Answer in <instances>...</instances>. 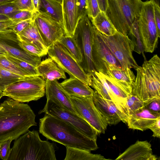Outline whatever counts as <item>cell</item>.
<instances>
[{"mask_svg": "<svg viewBox=\"0 0 160 160\" xmlns=\"http://www.w3.org/2000/svg\"><path fill=\"white\" fill-rule=\"evenodd\" d=\"M136 18L130 28L127 35L132 41L133 46V51L139 54L142 53L144 57V48L141 41L138 25V18Z\"/></svg>", "mask_w": 160, "mask_h": 160, "instance_id": "cell-29", "label": "cell"}, {"mask_svg": "<svg viewBox=\"0 0 160 160\" xmlns=\"http://www.w3.org/2000/svg\"><path fill=\"white\" fill-rule=\"evenodd\" d=\"M126 105L128 110V116L130 114L140 111L146 106L143 102L132 94L127 97Z\"/></svg>", "mask_w": 160, "mask_h": 160, "instance_id": "cell-32", "label": "cell"}, {"mask_svg": "<svg viewBox=\"0 0 160 160\" xmlns=\"http://www.w3.org/2000/svg\"><path fill=\"white\" fill-rule=\"evenodd\" d=\"M160 99L154 100L149 103L146 108L151 111L157 113H160Z\"/></svg>", "mask_w": 160, "mask_h": 160, "instance_id": "cell-47", "label": "cell"}, {"mask_svg": "<svg viewBox=\"0 0 160 160\" xmlns=\"http://www.w3.org/2000/svg\"><path fill=\"white\" fill-rule=\"evenodd\" d=\"M21 21H22L11 18L0 20V32L10 30H12L14 26Z\"/></svg>", "mask_w": 160, "mask_h": 160, "instance_id": "cell-41", "label": "cell"}, {"mask_svg": "<svg viewBox=\"0 0 160 160\" xmlns=\"http://www.w3.org/2000/svg\"><path fill=\"white\" fill-rule=\"evenodd\" d=\"M18 38L19 46L21 48L26 52L32 55L41 58L47 54V53L38 49L33 44L20 39L19 37Z\"/></svg>", "mask_w": 160, "mask_h": 160, "instance_id": "cell-36", "label": "cell"}, {"mask_svg": "<svg viewBox=\"0 0 160 160\" xmlns=\"http://www.w3.org/2000/svg\"><path fill=\"white\" fill-rule=\"evenodd\" d=\"M66 154L64 160H107L103 156L93 154L90 151L70 146H66Z\"/></svg>", "mask_w": 160, "mask_h": 160, "instance_id": "cell-26", "label": "cell"}, {"mask_svg": "<svg viewBox=\"0 0 160 160\" xmlns=\"http://www.w3.org/2000/svg\"><path fill=\"white\" fill-rule=\"evenodd\" d=\"M13 140L12 138L4 140L0 143V158L3 160H8L11 152L10 145Z\"/></svg>", "mask_w": 160, "mask_h": 160, "instance_id": "cell-38", "label": "cell"}, {"mask_svg": "<svg viewBox=\"0 0 160 160\" xmlns=\"http://www.w3.org/2000/svg\"><path fill=\"white\" fill-rule=\"evenodd\" d=\"M43 113L66 122L92 139H97L99 134L97 131L87 122L68 110L56 100L47 99L44 108L39 112L38 114Z\"/></svg>", "mask_w": 160, "mask_h": 160, "instance_id": "cell-9", "label": "cell"}, {"mask_svg": "<svg viewBox=\"0 0 160 160\" xmlns=\"http://www.w3.org/2000/svg\"><path fill=\"white\" fill-rule=\"evenodd\" d=\"M6 58L18 68L25 72L30 76H39L36 67L32 65L8 54Z\"/></svg>", "mask_w": 160, "mask_h": 160, "instance_id": "cell-31", "label": "cell"}, {"mask_svg": "<svg viewBox=\"0 0 160 160\" xmlns=\"http://www.w3.org/2000/svg\"><path fill=\"white\" fill-rule=\"evenodd\" d=\"M61 3L64 35L72 37L79 21L78 0H62Z\"/></svg>", "mask_w": 160, "mask_h": 160, "instance_id": "cell-16", "label": "cell"}, {"mask_svg": "<svg viewBox=\"0 0 160 160\" xmlns=\"http://www.w3.org/2000/svg\"><path fill=\"white\" fill-rule=\"evenodd\" d=\"M94 34L93 26L86 16L79 20L73 36L82 54V61L80 64L86 74L90 77L96 71L92 59Z\"/></svg>", "mask_w": 160, "mask_h": 160, "instance_id": "cell-7", "label": "cell"}, {"mask_svg": "<svg viewBox=\"0 0 160 160\" xmlns=\"http://www.w3.org/2000/svg\"><path fill=\"white\" fill-rule=\"evenodd\" d=\"M17 34L20 39L33 44L41 51L48 54V48L41 38L34 18L26 28Z\"/></svg>", "mask_w": 160, "mask_h": 160, "instance_id": "cell-23", "label": "cell"}, {"mask_svg": "<svg viewBox=\"0 0 160 160\" xmlns=\"http://www.w3.org/2000/svg\"><path fill=\"white\" fill-rule=\"evenodd\" d=\"M142 0H108L105 13L117 31L127 35L135 18L140 15Z\"/></svg>", "mask_w": 160, "mask_h": 160, "instance_id": "cell-5", "label": "cell"}, {"mask_svg": "<svg viewBox=\"0 0 160 160\" xmlns=\"http://www.w3.org/2000/svg\"><path fill=\"white\" fill-rule=\"evenodd\" d=\"M45 81L47 99L57 100L68 110L78 115L72 103L70 96L62 89L57 80Z\"/></svg>", "mask_w": 160, "mask_h": 160, "instance_id": "cell-19", "label": "cell"}, {"mask_svg": "<svg viewBox=\"0 0 160 160\" xmlns=\"http://www.w3.org/2000/svg\"><path fill=\"white\" fill-rule=\"evenodd\" d=\"M90 19L93 26L103 35L107 36H112L117 31L104 12L101 11L95 17Z\"/></svg>", "mask_w": 160, "mask_h": 160, "instance_id": "cell-25", "label": "cell"}, {"mask_svg": "<svg viewBox=\"0 0 160 160\" xmlns=\"http://www.w3.org/2000/svg\"><path fill=\"white\" fill-rule=\"evenodd\" d=\"M93 27L94 34L92 59L95 71L105 75L110 69L122 68L120 64L102 39L100 32Z\"/></svg>", "mask_w": 160, "mask_h": 160, "instance_id": "cell-13", "label": "cell"}, {"mask_svg": "<svg viewBox=\"0 0 160 160\" xmlns=\"http://www.w3.org/2000/svg\"><path fill=\"white\" fill-rule=\"evenodd\" d=\"M33 18L41 38L48 48L64 36L62 26L46 12H34Z\"/></svg>", "mask_w": 160, "mask_h": 160, "instance_id": "cell-14", "label": "cell"}, {"mask_svg": "<svg viewBox=\"0 0 160 160\" xmlns=\"http://www.w3.org/2000/svg\"><path fill=\"white\" fill-rule=\"evenodd\" d=\"M153 5L154 20L158 34L160 36V7Z\"/></svg>", "mask_w": 160, "mask_h": 160, "instance_id": "cell-46", "label": "cell"}, {"mask_svg": "<svg viewBox=\"0 0 160 160\" xmlns=\"http://www.w3.org/2000/svg\"><path fill=\"white\" fill-rule=\"evenodd\" d=\"M0 51L37 67L41 57L32 55L22 49L0 41Z\"/></svg>", "mask_w": 160, "mask_h": 160, "instance_id": "cell-24", "label": "cell"}, {"mask_svg": "<svg viewBox=\"0 0 160 160\" xmlns=\"http://www.w3.org/2000/svg\"><path fill=\"white\" fill-rule=\"evenodd\" d=\"M87 15L89 18L95 17L101 11L97 0H87Z\"/></svg>", "mask_w": 160, "mask_h": 160, "instance_id": "cell-37", "label": "cell"}, {"mask_svg": "<svg viewBox=\"0 0 160 160\" xmlns=\"http://www.w3.org/2000/svg\"><path fill=\"white\" fill-rule=\"evenodd\" d=\"M4 95L3 92L0 90V99Z\"/></svg>", "mask_w": 160, "mask_h": 160, "instance_id": "cell-54", "label": "cell"}, {"mask_svg": "<svg viewBox=\"0 0 160 160\" xmlns=\"http://www.w3.org/2000/svg\"><path fill=\"white\" fill-rule=\"evenodd\" d=\"M40 1L41 7L45 10V12L58 21L63 27V15L61 2L58 0Z\"/></svg>", "mask_w": 160, "mask_h": 160, "instance_id": "cell-27", "label": "cell"}, {"mask_svg": "<svg viewBox=\"0 0 160 160\" xmlns=\"http://www.w3.org/2000/svg\"><path fill=\"white\" fill-rule=\"evenodd\" d=\"M148 129L151 130L153 132L152 136L154 137H160V118L149 126Z\"/></svg>", "mask_w": 160, "mask_h": 160, "instance_id": "cell-45", "label": "cell"}, {"mask_svg": "<svg viewBox=\"0 0 160 160\" xmlns=\"http://www.w3.org/2000/svg\"><path fill=\"white\" fill-rule=\"evenodd\" d=\"M13 2L20 10H27L34 12V8L32 0H16Z\"/></svg>", "mask_w": 160, "mask_h": 160, "instance_id": "cell-42", "label": "cell"}, {"mask_svg": "<svg viewBox=\"0 0 160 160\" xmlns=\"http://www.w3.org/2000/svg\"><path fill=\"white\" fill-rule=\"evenodd\" d=\"M100 34L120 64L122 68H133L135 70L137 69L139 66L133 56L134 46L127 35L118 31L110 36H106L100 32Z\"/></svg>", "mask_w": 160, "mask_h": 160, "instance_id": "cell-11", "label": "cell"}, {"mask_svg": "<svg viewBox=\"0 0 160 160\" xmlns=\"http://www.w3.org/2000/svg\"><path fill=\"white\" fill-rule=\"evenodd\" d=\"M101 11L105 12L108 6V0H97Z\"/></svg>", "mask_w": 160, "mask_h": 160, "instance_id": "cell-48", "label": "cell"}, {"mask_svg": "<svg viewBox=\"0 0 160 160\" xmlns=\"http://www.w3.org/2000/svg\"><path fill=\"white\" fill-rule=\"evenodd\" d=\"M6 96L20 102L37 101L45 93V81L40 76L26 77L7 86L3 91Z\"/></svg>", "mask_w": 160, "mask_h": 160, "instance_id": "cell-6", "label": "cell"}, {"mask_svg": "<svg viewBox=\"0 0 160 160\" xmlns=\"http://www.w3.org/2000/svg\"><path fill=\"white\" fill-rule=\"evenodd\" d=\"M0 41L21 48L18 45V35L12 30L0 32Z\"/></svg>", "mask_w": 160, "mask_h": 160, "instance_id": "cell-35", "label": "cell"}, {"mask_svg": "<svg viewBox=\"0 0 160 160\" xmlns=\"http://www.w3.org/2000/svg\"><path fill=\"white\" fill-rule=\"evenodd\" d=\"M33 19V17L31 18L19 22L14 26L12 31L17 34L20 33L29 25Z\"/></svg>", "mask_w": 160, "mask_h": 160, "instance_id": "cell-43", "label": "cell"}, {"mask_svg": "<svg viewBox=\"0 0 160 160\" xmlns=\"http://www.w3.org/2000/svg\"><path fill=\"white\" fill-rule=\"evenodd\" d=\"M48 54L70 77H74L91 86V77L87 75L80 64L58 41L48 48Z\"/></svg>", "mask_w": 160, "mask_h": 160, "instance_id": "cell-8", "label": "cell"}, {"mask_svg": "<svg viewBox=\"0 0 160 160\" xmlns=\"http://www.w3.org/2000/svg\"><path fill=\"white\" fill-rule=\"evenodd\" d=\"M90 86L93 88L102 98L112 101L107 89L94 74L91 76Z\"/></svg>", "mask_w": 160, "mask_h": 160, "instance_id": "cell-33", "label": "cell"}, {"mask_svg": "<svg viewBox=\"0 0 160 160\" xmlns=\"http://www.w3.org/2000/svg\"><path fill=\"white\" fill-rule=\"evenodd\" d=\"M150 1L154 5L160 7V0H150Z\"/></svg>", "mask_w": 160, "mask_h": 160, "instance_id": "cell-51", "label": "cell"}, {"mask_svg": "<svg viewBox=\"0 0 160 160\" xmlns=\"http://www.w3.org/2000/svg\"><path fill=\"white\" fill-rule=\"evenodd\" d=\"M70 99L78 116L94 128L99 134L105 133L108 123L95 105L92 97L70 96Z\"/></svg>", "mask_w": 160, "mask_h": 160, "instance_id": "cell-12", "label": "cell"}, {"mask_svg": "<svg viewBox=\"0 0 160 160\" xmlns=\"http://www.w3.org/2000/svg\"><path fill=\"white\" fill-rule=\"evenodd\" d=\"M7 54L0 51V56H6Z\"/></svg>", "mask_w": 160, "mask_h": 160, "instance_id": "cell-53", "label": "cell"}, {"mask_svg": "<svg viewBox=\"0 0 160 160\" xmlns=\"http://www.w3.org/2000/svg\"><path fill=\"white\" fill-rule=\"evenodd\" d=\"M34 8V12L40 10L41 7L40 0H32Z\"/></svg>", "mask_w": 160, "mask_h": 160, "instance_id": "cell-49", "label": "cell"}, {"mask_svg": "<svg viewBox=\"0 0 160 160\" xmlns=\"http://www.w3.org/2000/svg\"><path fill=\"white\" fill-rule=\"evenodd\" d=\"M16 0H0V5L1 4L11 3Z\"/></svg>", "mask_w": 160, "mask_h": 160, "instance_id": "cell-50", "label": "cell"}, {"mask_svg": "<svg viewBox=\"0 0 160 160\" xmlns=\"http://www.w3.org/2000/svg\"><path fill=\"white\" fill-rule=\"evenodd\" d=\"M116 160H157L156 156L152 154L151 144L147 140H137L123 152L120 154Z\"/></svg>", "mask_w": 160, "mask_h": 160, "instance_id": "cell-17", "label": "cell"}, {"mask_svg": "<svg viewBox=\"0 0 160 160\" xmlns=\"http://www.w3.org/2000/svg\"><path fill=\"white\" fill-rule=\"evenodd\" d=\"M36 115L27 104L10 98L0 104V143L12 138L15 140L37 126Z\"/></svg>", "mask_w": 160, "mask_h": 160, "instance_id": "cell-1", "label": "cell"}, {"mask_svg": "<svg viewBox=\"0 0 160 160\" xmlns=\"http://www.w3.org/2000/svg\"><path fill=\"white\" fill-rule=\"evenodd\" d=\"M9 18L8 16L0 14V20H6Z\"/></svg>", "mask_w": 160, "mask_h": 160, "instance_id": "cell-52", "label": "cell"}, {"mask_svg": "<svg viewBox=\"0 0 160 160\" xmlns=\"http://www.w3.org/2000/svg\"><path fill=\"white\" fill-rule=\"evenodd\" d=\"M34 13L33 12L20 10L11 15L9 17L11 19L22 21L32 18Z\"/></svg>", "mask_w": 160, "mask_h": 160, "instance_id": "cell-40", "label": "cell"}, {"mask_svg": "<svg viewBox=\"0 0 160 160\" xmlns=\"http://www.w3.org/2000/svg\"><path fill=\"white\" fill-rule=\"evenodd\" d=\"M87 0H78L79 20L87 15Z\"/></svg>", "mask_w": 160, "mask_h": 160, "instance_id": "cell-44", "label": "cell"}, {"mask_svg": "<svg viewBox=\"0 0 160 160\" xmlns=\"http://www.w3.org/2000/svg\"><path fill=\"white\" fill-rule=\"evenodd\" d=\"M8 160H56L53 143L42 140L38 131H28L15 140Z\"/></svg>", "mask_w": 160, "mask_h": 160, "instance_id": "cell-4", "label": "cell"}, {"mask_svg": "<svg viewBox=\"0 0 160 160\" xmlns=\"http://www.w3.org/2000/svg\"><path fill=\"white\" fill-rule=\"evenodd\" d=\"M92 98L95 105L108 125H115L121 121L127 124V117L118 109L112 101L103 98L95 91Z\"/></svg>", "mask_w": 160, "mask_h": 160, "instance_id": "cell-15", "label": "cell"}, {"mask_svg": "<svg viewBox=\"0 0 160 160\" xmlns=\"http://www.w3.org/2000/svg\"><path fill=\"white\" fill-rule=\"evenodd\" d=\"M23 77L0 67V90L3 91L8 85L24 79Z\"/></svg>", "mask_w": 160, "mask_h": 160, "instance_id": "cell-30", "label": "cell"}, {"mask_svg": "<svg viewBox=\"0 0 160 160\" xmlns=\"http://www.w3.org/2000/svg\"><path fill=\"white\" fill-rule=\"evenodd\" d=\"M39 76L45 81L65 79V72L50 57L41 61L36 67Z\"/></svg>", "mask_w": 160, "mask_h": 160, "instance_id": "cell-22", "label": "cell"}, {"mask_svg": "<svg viewBox=\"0 0 160 160\" xmlns=\"http://www.w3.org/2000/svg\"><path fill=\"white\" fill-rule=\"evenodd\" d=\"M137 75L132 94L143 102L146 106L153 100L160 99V58L154 55L145 59L136 70Z\"/></svg>", "mask_w": 160, "mask_h": 160, "instance_id": "cell-3", "label": "cell"}, {"mask_svg": "<svg viewBox=\"0 0 160 160\" xmlns=\"http://www.w3.org/2000/svg\"><path fill=\"white\" fill-rule=\"evenodd\" d=\"M0 67L22 76L30 77L27 73L8 60L6 56H0Z\"/></svg>", "mask_w": 160, "mask_h": 160, "instance_id": "cell-34", "label": "cell"}, {"mask_svg": "<svg viewBox=\"0 0 160 160\" xmlns=\"http://www.w3.org/2000/svg\"><path fill=\"white\" fill-rule=\"evenodd\" d=\"M39 132L47 139L91 151L98 148L97 139L90 138L66 122L45 114L39 119Z\"/></svg>", "mask_w": 160, "mask_h": 160, "instance_id": "cell-2", "label": "cell"}, {"mask_svg": "<svg viewBox=\"0 0 160 160\" xmlns=\"http://www.w3.org/2000/svg\"><path fill=\"white\" fill-rule=\"evenodd\" d=\"M58 41L66 48L78 62L80 64L82 62V56L81 51L73 37L64 36Z\"/></svg>", "mask_w": 160, "mask_h": 160, "instance_id": "cell-28", "label": "cell"}, {"mask_svg": "<svg viewBox=\"0 0 160 160\" xmlns=\"http://www.w3.org/2000/svg\"><path fill=\"white\" fill-rule=\"evenodd\" d=\"M60 85L70 96L80 98L92 97L94 91L89 86L72 77L65 79Z\"/></svg>", "mask_w": 160, "mask_h": 160, "instance_id": "cell-20", "label": "cell"}, {"mask_svg": "<svg viewBox=\"0 0 160 160\" xmlns=\"http://www.w3.org/2000/svg\"><path fill=\"white\" fill-rule=\"evenodd\" d=\"M160 118V113L152 112L145 107L129 115L127 124L129 128L144 131L148 129V127Z\"/></svg>", "mask_w": 160, "mask_h": 160, "instance_id": "cell-18", "label": "cell"}, {"mask_svg": "<svg viewBox=\"0 0 160 160\" xmlns=\"http://www.w3.org/2000/svg\"><path fill=\"white\" fill-rule=\"evenodd\" d=\"M138 25L144 51L153 52L157 48L160 36L154 20V5L150 1L143 2L138 18Z\"/></svg>", "mask_w": 160, "mask_h": 160, "instance_id": "cell-10", "label": "cell"}, {"mask_svg": "<svg viewBox=\"0 0 160 160\" xmlns=\"http://www.w3.org/2000/svg\"><path fill=\"white\" fill-rule=\"evenodd\" d=\"M20 10L13 2L0 5V14L8 17Z\"/></svg>", "mask_w": 160, "mask_h": 160, "instance_id": "cell-39", "label": "cell"}, {"mask_svg": "<svg viewBox=\"0 0 160 160\" xmlns=\"http://www.w3.org/2000/svg\"><path fill=\"white\" fill-rule=\"evenodd\" d=\"M105 75L112 78L118 83L128 96L132 94L136 76L131 69L112 68L109 69Z\"/></svg>", "mask_w": 160, "mask_h": 160, "instance_id": "cell-21", "label": "cell"}]
</instances>
